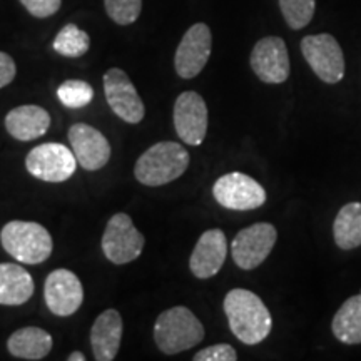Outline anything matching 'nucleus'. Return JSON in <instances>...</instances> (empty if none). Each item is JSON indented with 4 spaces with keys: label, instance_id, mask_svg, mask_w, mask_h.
I'll list each match as a JSON object with an SVG mask.
<instances>
[{
    "label": "nucleus",
    "instance_id": "obj_20",
    "mask_svg": "<svg viewBox=\"0 0 361 361\" xmlns=\"http://www.w3.org/2000/svg\"><path fill=\"white\" fill-rule=\"evenodd\" d=\"M52 336L39 326H25L13 331L7 340L8 353L16 358L37 361L51 353Z\"/></svg>",
    "mask_w": 361,
    "mask_h": 361
},
{
    "label": "nucleus",
    "instance_id": "obj_10",
    "mask_svg": "<svg viewBox=\"0 0 361 361\" xmlns=\"http://www.w3.org/2000/svg\"><path fill=\"white\" fill-rule=\"evenodd\" d=\"M104 92L112 112L129 124H139L146 116V107L133 80L123 69L112 67L104 74Z\"/></svg>",
    "mask_w": 361,
    "mask_h": 361
},
{
    "label": "nucleus",
    "instance_id": "obj_2",
    "mask_svg": "<svg viewBox=\"0 0 361 361\" xmlns=\"http://www.w3.org/2000/svg\"><path fill=\"white\" fill-rule=\"evenodd\" d=\"M189 161V152L179 142L162 141L139 156L134 176L144 186H164L186 173Z\"/></svg>",
    "mask_w": 361,
    "mask_h": 361
},
{
    "label": "nucleus",
    "instance_id": "obj_13",
    "mask_svg": "<svg viewBox=\"0 0 361 361\" xmlns=\"http://www.w3.org/2000/svg\"><path fill=\"white\" fill-rule=\"evenodd\" d=\"M174 128L179 139L189 146H200L207 133L206 101L194 90H186L176 99Z\"/></svg>",
    "mask_w": 361,
    "mask_h": 361
},
{
    "label": "nucleus",
    "instance_id": "obj_21",
    "mask_svg": "<svg viewBox=\"0 0 361 361\" xmlns=\"http://www.w3.org/2000/svg\"><path fill=\"white\" fill-rule=\"evenodd\" d=\"M331 331L345 345L361 343V293L348 298L333 316Z\"/></svg>",
    "mask_w": 361,
    "mask_h": 361
},
{
    "label": "nucleus",
    "instance_id": "obj_24",
    "mask_svg": "<svg viewBox=\"0 0 361 361\" xmlns=\"http://www.w3.org/2000/svg\"><path fill=\"white\" fill-rule=\"evenodd\" d=\"M57 97L62 106L69 109H80V107L89 106L94 97L92 85L85 80L69 79L57 87Z\"/></svg>",
    "mask_w": 361,
    "mask_h": 361
},
{
    "label": "nucleus",
    "instance_id": "obj_9",
    "mask_svg": "<svg viewBox=\"0 0 361 361\" xmlns=\"http://www.w3.org/2000/svg\"><path fill=\"white\" fill-rule=\"evenodd\" d=\"M213 196L226 209L251 211L266 202V191L256 179L245 173H228L216 180Z\"/></svg>",
    "mask_w": 361,
    "mask_h": 361
},
{
    "label": "nucleus",
    "instance_id": "obj_15",
    "mask_svg": "<svg viewBox=\"0 0 361 361\" xmlns=\"http://www.w3.org/2000/svg\"><path fill=\"white\" fill-rule=\"evenodd\" d=\"M69 142L75 159L85 171L102 169L111 159V144L101 130L78 123L69 129Z\"/></svg>",
    "mask_w": 361,
    "mask_h": 361
},
{
    "label": "nucleus",
    "instance_id": "obj_26",
    "mask_svg": "<svg viewBox=\"0 0 361 361\" xmlns=\"http://www.w3.org/2000/svg\"><path fill=\"white\" fill-rule=\"evenodd\" d=\"M107 16L116 24L129 25L137 20L142 11V0H104Z\"/></svg>",
    "mask_w": 361,
    "mask_h": 361
},
{
    "label": "nucleus",
    "instance_id": "obj_19",
    "mask_svg": "<svg viewBox=\"0 0 361 361\" xmlns=\"http://www.w3.org/2000/svg\"><path fill=\"white\" fill-rule=\"evenodd\" d=\"M34 295V279L16 263H0V305L20 306Z\"/></svg>",
    "mask_w": 361,
    "mask_h": 361
},
{
    "label": "nucleus",
    "instance_id": "obj_18",
    "mask_svg": "<svg viewBox=\"0 0 361 361\" xmlns=\"http://www.w3.org/2000/svg\"><path fill=\"white\" fill-rule=\"evenodd\" d=\"M51 128V116L40 106L25 104L12 109L6 116V129L13 139L22 142L42 137Z\"/></svg>",
    "mask_w": 361,
    "mask_h": 361
},
{
    "label": "nucleus",
    "instance_id": "obj_28",
    "mask_svg": "<svg viewBox=\"0 0 361 361\" xmlns=\"http://www.w3.org/2000/svg\"><path fill=\"white\" fill-rule=\"evenodd\" d=\"M20 4L30 16L37 17V19H45V17L54 16L61 8L62 0H20Z\"/></svg>",
    "mask_w": 361,
    "mask_h": 361
},
{
    "label": "nucleus",
    "instance_id": "obj_25",
    "mask_svg": "<svg viewBox=\"0 0 361 361\" xmlns=\"http://www.w3.org/2000/svg\"><path fill=\"white\" fill-rule=\"evenodd\" d=\"M279 8L293 30L305 29L313 19L316 0H279Z\"/></svg>",
    "mask_w": 361,
    "mask_h": 361
},
{
    "label": "nucleus",
    "instance_id": "obj_8",
    "mask_svg": "<svg viewBox=\"0 0 361 361\" xmlns=\"http://www.w3.org/2000/svg\"><path fill=\"white\" fill-rule=\"evenodd\" d=\"M278 231L269 223H256L241 229L231 243V255L238 268L256 269L276 245Z\"/></svg>",
    "mask_w": 361,
    "mask_h": 361
},
{
    "label": "nucleus",
    "instance_id": "obj_5",
    "mask_svg": "<svg viewBox=\"0 0 361 361\" xmlns=\"http://www.w3.org/2000/svg\"><path fill=\"white\" fill-rule=\"evenodd\" d=\"M301 52L311 71L323 82L338 84L345 78V56L341 45L331 34L306 35L301 40Z\"/></svg>",
    "mask_w": 361,
    "mask_h": 361
},
{
    "label": "nucleus",
    "instance_id": "obj_3",
    "mask_svg": "<svg viewBox=\"0 0 361 361\" xmlns=\"http://www.w3.org/2000/svg\"><path fill=\"white\" fill-rule=\"evenodd\" d=\"M204 326L186 306H174L157 316L154 341L164 355H178L200 345Z\"/></svg>",
    "mask_w": 361,
    "mask_h": 361
},
{
    "label": "nucleus",
    "instance_id": "obj_30",
    "mask_svg": "<svg viewBox=\"0 0 361 361\" xmlns=\"http://www.w3.org/2000/svg\"><path fill=\"white\" fill-rule=\"evenodd\" d=\"M69 361H85V356L80 353V351H74V353L69 355Z\"/></svg>",
    "mask_w": 361,
    "mask_h": 361
},
{
    "label": "nucleus",
    "instance_id": "obj_29",
    "mask_svg": "<svg viewBox=\"0 0 361 361\" xmlns=\"http://www.w3.org/2000/svg\"><path fill=\"white\" fill-rule=\"evenodd\" d=\"M17 67L13 59L6 52H0V89L6 87L16 79Z\"/></svg>",
    "mask_w": 361,
    "mask_h": 361
},
{
    "label": "nucleus",
    "instance_id": "obj_23",
    "mask_svg": "<svg viewBox=\"0 0 361 361\" xmlns=\"http://www.w3.org/2000/svg\"><path fill=\"white\" fill-rule=\"evenodd\" d=\"M52 47L54 51L64 57H82L90 47L89 34L80 30L75 24H67L59 30Z\"/></svg>",
    "mask_w": 361,
    "mask_h": 361
},
{
    "label": "nucleus",
    "instance_id": "obj_17",
    "mask_svg": "<svg viewBox=\"0 0 361 361\" xmlns=\"http://www.w3.org/2000/svg\"><path fill=\"white\" fill-rule=\"evenodd\" d=\"M123 318L117 310H106L90 329V346L97 361H112L119 353L123 340Z\"/></svg>",
    "mask_w": 361,
    "mask_h": 361
},
{
    "label": "nucleus",
    "instance_id": "obj_12",
    "mask_svg": "<svg viewBox=\"0 0 361 361\" xmlns=\"http://www.w3.org/2000/svg\"><path fill=\"white\" fill-rule=\"evenodd\" d=\"M251 69L264 84H283L290 78V56L281 37H264L256 42L252 49Z\"/></svg>",
    "mask_w": 361,
    "mask_h": 361
},
{
    "label": "nucleus",
    "instance_id": "obj_16",
    "mask_svg": "<svg viewBox=\"0 0 361 361\" xmlns=\"http://www.w3.org/2000/svg\"><path fill=\"white\" fill-rule=\"evenodd\" d=\"M226 256H228L226 234L221 229H207L194 246L189 268L196 278L209 279L223 268Z\"/></svg>",
    "mask_w": 361,
    "mask_h": 361
},
{
    "label": "nucleus",
    "instance_id": "obj_22",
    "mask_svg": "<svg viewBox=\"0 0 361 361\" xmlns=\"http://www.w3.org/2000/svg\"><path fill=\"white\" fill-rule=\"evenodd\" d=\"M333 238L340 250L350 251L361 246V202H348L333 221Z\"/></svg>",
    "mask_w": 361,
    "mask_h": 361
},
{
    "label": "nucleus",
    "instance_id": "obj_6",
    "mask_svg": "<svg viewBox=\"0 0 361 361\" xmlns=\"http://www.w3.org/2000/svg\"><path fill=\"white\" fill-rule=\"evenodd\" d=\"M142 233L135 228L129 214L117 213L107 221L102 234V251L114 264H128L137 259L144 250Z\"/></svg>",
    "mask_w": 361,
    "mask_h": 361
},
{
    "label": "nucleus",
    "instance_id": "obj_1",
    "mask_svg": "<svg viewBox=\"0 0 361 361\" xmlns=\"http://www.w3.org/2000/svg\"><path fill=\"white\" fill-rule=\"evenodd\" d=\"M223 306L229 328L241 343L258 345L269 336L273 318L256 293L234 288L226 295Z\"/></svg>",
    "mask_w": 361,
    "mask_h": 361
},
{
    "label": "nucleus",
    "instance_id": "obj_7",
    "mask_svg": "<svg viewBox=\"0 0 361 361\" xmlns=\"http://www.w3.org/2000/svg\"><path fill=\"white\" fill-rule=\"evenodd\" d=\"M25 168L45 183H64L75 173L78 159L64 144L45 142L35 146L25 157Z\"/></svg>",
    "mask_w": 361,
    "mask_h": 361
},
{
    "label": "nucleus",
    "instance_id": "obj_11",
    "mask_svg": "<svg viewBox=\"0 0 361 361\" xmlns=\"http://www.w3.org/2000/svg\"><path fill=\"white\" fill-rule=\"evenodd\" d=\"M213 35L206 24H194L180 39L176 51L174 66L179 78L192 79L201 74L211 56Z\"/></svg>",
    "mask_w": 361,
    "mask_h": 361
},
{
    "label": "nucleus",
    "instance_id": "obj_27",
    "mask_svg": "<svg viewBox=\"0 0 361 361\" xmlns=\"http://www.w3.org/2000/svg\"><path fill=\"white\" fill-rule=\"evenodd\" d=\"M194 361H236L238 353L228 343H219V345H213L209 348H204L197 351L194 355Z\"/></svg>",
    "mask_w": 361,
    "mask_h": 361
},
{
    "label": "nucleus",
    "instance_id": "obj_4",
    "mask_svg": "<svg viewBox=\"0 0 361 361\" xmlns=\"http://www.w3.org/2000/svg\"><path fill=\"white\" fill-rule=\"evenodd\" d=\"M2 247L16 261L40 264L52 255V236L42 224L32 221H8L0 231Z\"/></svg>",
    "mask_w": 361,
    "mask_h": 361
},
{
    "label": "nucleus",
    "instance_id": "obj_14",
    "mask_svg": "<svg viewBox=\"0 0 361 361\" xmlns=\"http://www.w3.org/2000/svg\"><path fill=\"white\" fill-rule=\"evenodd\" d=\"M45 305L57 316H71L84 301V288L80 279L69 269H56L44 284Z\"/></svg>",
    "mask_w": 361,
    "mask_h": 361
}]
</instances>
